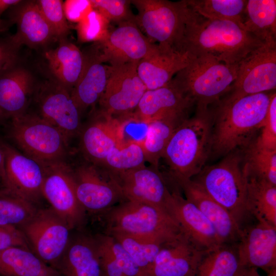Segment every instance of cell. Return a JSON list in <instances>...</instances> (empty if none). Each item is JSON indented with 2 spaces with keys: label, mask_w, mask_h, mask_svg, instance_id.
Wrapping results in <instances>:
<instances>
[{
  "label": "cell",
  "mask_w": 276,
  "mask_h": 276,
  "mask_svg": "<svg viewBox=\"0 0 276 276\" xmlns=\"http://www.w3.org/2000/svg\"><path fill=\"white\" fill-rule=\"evenodd\" d=\"M194 57L189 53L169 45L156 44L137 63V73L147 90L165 86L185 68Z\"/></svg>",
  "instance_id": "obj_21"
},
{
  "label": "cell",
  "mask_w": 276,
  "mask_h": 276,
  "mask_svg": "<svg viewBox=\"0 0 276 276\" xmlns=\"http://www.w3.org/2000/svg\"><path fill=\"white\" fill-rule=\"evenodd\" d=\"M104 62L110 65L137 62L155 47L141 32L136 21L118 24L106 37L94 43Z\"/></svg>",
  "instance_id": "obj_14"
},
{
  "label": "cell",
  "mask_w": 276,
  "mask_h": 276,
  "mask_svg": "<svg viewBox=\"0 0 276 276\" xmlns=\"http://www.w3.org/2000/svg\"><path fill=\"white\" fill-rule=\"evenodd\" d=\"M114 238L147 276H151L155 258L163 244L146 242L120 233L106 234Z\"/></svg>",
  "instance_id": "obj_40"
},
{
  "label": "cell",
  "mask_w": 276,
  "mask_h": 276,
  "mask_svg": "<svg viewBox=\"0 0 276 276\" xmlns=\"http://www.w3.org/2000/svg\"><path fill=\"white\" fill-rule=\"evenodd\" d=\"M275 87L276 41L266 42L239 62L237 78L224 99L271 91Z\"/></svg>",
  "instance_id": "obj_10"
},
{
  "label": "cell",
  "mask_w": 276,
  "mask_h": 276,
  "mask_svg": "<svg viewBox=\"0 0 276 276\" xmlns=\"http://www.w3.org/2000/svg\"><path fill=\"white\" fill-rule=\"evenodd\" d=\"M237 248L242 267L260 268L266 271L276 267V226L258 221L242 229Z\"/></svg>",
  "instance_id": "obj_18"
},
{
  "label": "cell",
  "mask_w": 276,
  "mask_h": 276,
  "mask_svg": "<svg viewBox=\"0 0 276 276\" xmlns=\"http://www.w3.org/2000/svg\"><path fill=\"white\" fill-rule=\"evenodd\" d=\"M137 62L110 65L105 89L99 103L101 111L112 117L134 112L147 90L137 71Z\"/></svg>",
  "instance_id": "obj_11"
},
{
  "label": "cell",
  "mask_w": 276,
  "mask_h": 276,
  "mask_svg": "<svg viewBox=\"0 0 276 276\" xmlns=\"http://www.w3.org/2000/svg\"><path fill=\"white\" fill-rule=\"evenodd\" d=\"M72 174L77 199L85 211L105 213L125 199L115 176H105L93 165H82Z\"/></svg>",
  "instance_id": "obj_13"
},
{
  "label": "cell",
  "mask_w": 276,
  "mask_h": 276,
  "mask_svg": "<svg viewBox=\"0 0 276 276\" xmlns=\"http://www.w3.org/2000/svg\"><path fill=\"white\" fill-rule=\"evenodd\" d=\"M193 102L171 81L162 87L147 90L133 112L135 121L147 125L157 120L187 116Z\"/></svg>",
  "instance_id": "obj_20"
},
{
  "label": "cell",
  "mask_w": 276,
  "mask_h": 276,
  "mask_svg": "<svg viewBox=\"0 0 276 276\" xmlns=\"http://www.w3.org/2000/svg\"><path fill=\"white\" fill-rule=\"evenodd\" d=\"M93 9L90 0H66L63 2V10L67 20L77 24Z\"/></svg>",
  "instance_id": "obj_46"
},
{
  "label": "cell",
  "mask_w": 276,
  "mask_h": 276,
  "mask_svg": "<svg viewBox=\"0 0 276 276\" xmlns=\"http://www.w3.org/2000/svg\"><path fill=\"white\" fill-rule=\"evenodd\" d=\"M0 276H61L28 248L9 247L0 250Z\"/></svg>",
  "instance_id": "obj_31"
},
{
  "label": "cell",
  "mask_w": 276,
  "mask_h": 276,
  "mask_svg": "<svg viewBox=\"0 0 276 276\" xmlns=\"http://www.w3.org/2000/svg\"><path fill=\"white\" fill-rule=\"evenodd\" d=\"M137 9L136 23L150 40L181 48L184 30L183 1L132 0Z\"/></svg>",
  "instance_id": "obj_8"
},
{
  "label": "cell",
  "mask_w": 276,
  "mask_h": 276,
  "mask_svg": "<svg viewBox=\"0 0 276 276\" xmlns=\"http://www.w3.org/2000/svg\"><path fill=\"white\" fill-rule=\"evenodd\" d=\"M204 252L183 233L163 244L151 276H195Z\"/></svg>",
  "instance_id": "obj_24"
},
{
  "label": "cell",
  "mask_w": 276,
  "mask_h": 276,
  "mask_svg": "<svg viewBox=\"0 0 276 276\" xmlns=\"http://www.w3.org/2000/svg\"><path fill=\"white\" fill-rule=\"evenodd\" d=\"M173 177L183 191L186 199L195 205L211 223L221 243L237 244L242 229L232 215L192 179Z\"/></svg>",
  "instance_id": "obj_22"
},
{
  "label": "cell",
  "mask_w": 276,
  "mask_h": 276,
  "mask_svg": "<svg viewBox=\"0 0 276 276\" xmlns=\"http://www.w3.org/2000/svg\"><path fill=\"white\" fill-rule=\"evenodd\" d=\"M115 175L126 200L148 204L168 214L171 193L157 168L144 165Z\"/></svg>",
  "instance_id": "obj_16"
},
{
  "label": "cell",
  "mask_w": 276,
  "mask_h": 276,
  "mask_svg": "<svg viewBox=\"0 0 276 276\" xmlns=\"http://www.w3.org/2000/svg\"><path fill=\"white\" fill-rule=\"evenodd\" d=\"M132 121V113L116 117L100 111L82 134V147L87 157L96 163H102L109 152L125 140V127Z\"/></svg>",
  "instance_id": "obj_19"
},
{
  "label": "cell",
  "mask_w": 276,
  "mask_h": 276,
  "mask_svg": "<svg viewBox=\"0 0 276 276\" xmlns=\"http://www.w3.org/2000/svg\"><path fill=\"white\" fill-rule=\"evenodd\" d=\"M146 161L142 141L125 140L109 152L102 164L116 174L143 166Z\"/></svg>",
  "instance_id": "obj_39"
},
{
  "label": "cell",
  "mask_w": 276,
  "mask_h": 276,
  "mask_svg": "<svg viewBox=\"0 0 276 276\" xmlns=\"http://www.w3.org/2000/svg\"><path fill=\"white\" fill-rule=\"evenodd\" d=\"M34 204L6 188L0 190V225L20 230L36 214Z\"/></svg>",
  "instance_id": "obj_38"
},
{
  "label": "cell",
  "mask_w": 276,
  "mask_h": 276,
  "mask_svg": "<svg viewBox=\"0 0 276 276\" xmlns=\"http://www.w3.org/2000/svg\"><path fill=\"white\" fill-rule=\"evenodd\" d=\"M13 246L28 248V243L20 229L0 225V250Z\"/></svg>",
  "instance_id": "obj_47"
},
{
  "label": "cell",
  "mask_w": 276,
  "mask_h": 276,
  "mask_svg": "<svg viewBox=\"0 0 276 276\" xmlns=\"http://www.w3.org/2000/svg\"><path fill=\"white\" fill-rule=\"evenodd\" d=\"M12 119L11 137L26 155L43 164L62 162L68 140L57 128L37 115Z\"/></svg>",
  "instance_id": "obj_7"
},
{
  "label": "cell",
  "mask_w": 276,
  "mask_h": 276,
  "mask_svg": "<svg viewBox=\"0 0 276 276\" xmlns=\"http://www.w3.org/2000/svg\"><path fill=\"white\" fill-rule=\"evenodd\" d=\"M109 24L110 22L105 16L93 8L77 24L78 41L82 43L102 41L110 31Z\"/></svg>",
  "instance_id": "obj_41"
},
{
  "label": "cell",
  "mask_w": 276,
  "mask_h": 276,
  "mask_svg": "<svg viewBox=\"0 0 276 276\" xmlns=\"http://www.w3.org/2000/svg\"><path fill=\"white\" fill-rule=\"evenodd\" d=\"M20 0H0V19L2 14L7 9L19 3Z\"/></svg>",
  "instance_id": "obj_48"
},
{
  "label": "cell",
  "mask_w": 276,
  "mask_h": 276,
  "mask_svg": "<svg viewBox=\"0 0 276 276\" xmlns=\"http://www.w3.org/2000/svg\"><path fill=\"white\" fill-rule=\"evenodd\" d=\"M242 267L237 244H221L204 252L195 276H237Z\"/></svg>",
  "instance_id": "obj_34"
},
{
  "label": "cell",
  "mask_w": 276,
  "mask_h": 276,
  "mask_svg": "<svg viewBox=\"0 0 276 276\" xmlns=\"http://www.w3.org/2000/svg\"><path fill=\"white\" fill-rule=\"evenodd\" d=\"M5 152L6 188L34 203L41 194L45 169L44 164L3 144Z\"/></svg>",
  "instance_id": "obj_15"
},
{
  "label": "cell",
  "mask_w": 276,
  "mask_h": 276,
  "mask_svg": "<svg viewBox=\"0 0 276 276\" xmlns=\"http://www.w3.org/2000/svg\"><path fill=\"white\" fill-rule=\"evenodd\" d=\"M243 27L264 42L276 41V1L248 0Z\"/></svg>",
  "instance_id": "obj_32"
},
{
  "label": "cell",
  "mask_w": 276,
  "mask_h": 276,
  "mask_svg": "<svg viewBox=\"0 0 276 276\" xmlns=\"http://www.w3.org/2000/svg\"><path fill=\"white\" fill-rule=\"evenodd\" d=\"M43 164L42 196L71 229L81 225L85 211L77 199L72 172L63 161Z\"/></svg>",
  "instance_id": "obj_12"
},
{
  "label": "cell",
  "mask_w": 276,
  "mask_h": 276,
  "mask_svg": "<svg viewBox=\"0 0 276 276\" xmlns=\"http://www.w3.org/2000/svg\"><path fill=\"white\" fill-rule=\"evenodd\" d=\"M95 239L102 276H147L112 236L99 235Z\"/></svg>",
  "instance_id": "obj_30"
},
{
  "label": "cell",
  "mask_w": 276,
  "mask_h": 276,
  "mask_svg": "<svg viewBox=\"0 0 276 276\" xmlns=\"http://www.w3.org/2000/svg\"><path fill=\"white\" fill-rule=\"evenodd\" d=\"M259 146L276 150V94H273L267 112L261 129V133L255 139Z\"/></svg>",
  "instance_id": "obj_44"
},
{
  "label": "cell",
  "mask_w": 276,
  "mask_h": 276,
  "mask_svg": "<svg viewBox=\"0 0 276 276\" xmlns=\"http://www.w3.org/2000/svg\"><path fill=\"white\" fill-rule=\"evenodd\" d=\"M212 122L209 107H197L175 130L162 156L173 177L191 179L204 167L211 154Z\"/></svg>",
  "instance_id": "obj_3"
},
{
  "label": "cell",
  "mask_w": 276,
  "mask_h": 276,
  "mask_svg": "<svg viewBox=\"0 0 276 276\" xmlns=\"http://www.w3.org/2000/svg\"><path fill=\"white\" fill-rule=\"evenodd\" d=\"M243 149V169L245 174L276 185V150L259 146L255 139Z\"/></svg>",
  "instance_id": "obj_37"
},
{
  "label": "cell",
  "mask_w": 276,
  "mask_h": 276,
  "mask_svg": "<svg viewBox=\"0 0 276 276\" xmlns=\"http://www.w3.org/2000/svg\"><path fill=\"white\" fill-rule=\"evenodd\" d=\"M7 25L3 20L0 19V33L6 30Z\"/></svg>",
  "instance_id": "obj_51"
},
{
  "label": "cell",
  "mask_w": 276,
  "mask_h": 276,
  "mask_svg": "<svg viewBox=\"0 0 276 276\" xmlns=\"http://www.w3.org/2000/svg\"><path fill=\"white\" fill-rule=\"evenodd\" d=\"M36 2L56 39L59 40L66 39L70 29L64 14L63 1L38 0Z\"/></svg>",
  "instance_id": "obj_42"
},
{
  "label": "cell",
  "mask_w": 276,
  "mask_h": 276,
  "mask_svg": "<svg viewBox=\"0 0 276 276\" xmlns=\"http://www.w3.org/2000/svg\"><path fill=\"white\" fill-rule=\"evenodd\" d=\"M3 118H4V117H3V115H2V113H1V111H0V120H1L2 119H3Z\"/></svg>",
  "instance_id": "obj_52"
},
{
  "label": "cell",
  "mask_w": 276,
  "mask_h": 276,
  "mask_svg": "<svg viewBox=\"0 0 276 276\" xmlns=\"http://www.w3.org/2000/svg\"><path fill=\"white\" fill-rule=\"evenodd\" d=\"M55 269L61 276H102L95 237L84 235L71 237Z\"/></svg>",
  "instance_id": "obj_27"
},
{
  "label": "cell",
  "mask_w": 276,
  "mask_h": 276,
  "mask_svg": "<svg viewBox=\"0 0 276 276\" xmlns=\"http://www.w3.org/2000/svg\"><path fill=\"white\" fill-rule=\"evenodd\" d=\"M5 176V152L3 144L0 143V178L3 181Z\"/></svg>",
  "instance_id": "obj_50"
},
{
  "label": "cell",
  "mask_w": 276,
  "mask_h": 276,
  "mask_svg": "<svg viewBox=\"0 0 276 276\" xmlns=\"http://www.w3.org/2000/svg\"><path fill=\"white\" fill-rule=\"evenodd\" d=\"M183 1L181 48L192 56H209L226 64H235L265 43L235 22L202 17Z\"/></svg>",
  "instance_id": "obj_1"
},
{
  "label": "cell",
  "mask_w": 276,
  "mask_h": 276,
  "mask_svg": "<svg viewBox=\"0 0 276 276\" xmlns=\"http://www.w3.org/2000/svg\"><path fill=\"white\" fill-rule=\"evenodd\" d=\"M85 62L82 74L71 92L80 112L99 102L109 74V65L105 64L93 44L83 52Z\"/></svg>",
  "instance_id": "obj_26"
},
{
  "label": "cell",
  "mask_w": 276,
  "mask_h": 276,
  "mask_svg": "<svg viewBox=\"0 0 276 276\" xmlns=\"http://www.w3.org/2000/svg\"><path fill=\"white\" fill-rule=\"evenodd\" d=\"M188 117H173L153 121L148 124L142 141L146 161L158 168L165 149L176 128Z\"/></svg>",
  "instance_id": "obj_35"
},
{
  "label": "cell",
  "mask_w": 276,
  "mask_h": 276,
  "mask_svg": "<svg viewBox=\"0 0 276 276\" xmlns=\"http://www.w3.org/2000/svg\"><path fill=\"white\" fill-rule=\"evenodd\" d=\"M188 7L209 19L228 20L242 29L246 0H185Z\"/></svg>",
  "instance_id": "obj_36"
},
{
  "label": "cell",
  "mask_w": 276,
  "mask_h": 276,
  "mask_svg": "<svg viewBox=\"0 0 276 276\" xmlns=\"http://www.w3.org/2000/svg\"><path fill=\"white\" fill-rule=\"evenodd\" d=\"M168 214L178 223L190 240L202 251L223 244L213 226L193 203L177 193H171Z\"/></svg>",
  "instance_id": "obj_23"
},
{
  "label": "cell",
  "mask_w": 276,
  "mask_h": 276,
  "mask_svg": "<svg viewBox=\"0 0 276 276\" xmlns=\"http://www.w3.org/2000/svg\"><path fill=\"white\" fill-rule=\"evenodd\" d=\"M41 117L57 128L68 140L81 127V112L71 93L52 79L41 86L38 96Z\"/></svg>",
  "instance_id": "obj_17"
},
{
  "label": "cell",
  "mask_w": 276,
  "mask_h": 276,
  "mask_svg": "<svg viewBox=\"0 0 276 276\" xmlns=\"http://www.w3.org/2000/svg\"><path fill=\"white\" fill-rule=\"evenodd\" d=\"M245 175L247 204L249 212L257 220L265 221L276 226V185L262 179Z\"/></svg>",
  "instance_id": "obj_33"
},
{
  "label": "cell",
  "mask_w": 276,
  "mask_h": 276,
  "mask_svg": "<svg viewBox=\"0 0 276 276\" xmlns=\"http://www.w3.org/2000/svg\"><path fill=\"white\" fill-rule=\"evenodd\" d=\"M34 85L28 70L15 65L0 75V111L12 119L25 113Z\"/></svg>",
  "instance_id": "obj_28"
},
{
  "label": "cell",
  "mask_w": 276,
  "mask_h": 276,
  "mask_svg": "<svg viewBox=\"0 0 276 276\" xmlns=\"http://www.w3.org/2000/svg\"><path fill=\"white\" fill-rule=\"evenodd\" d=\"M237 276H261L255 267H244L240 269Z\"/></svg>",
  "instance_id": "obj_49"
},
{
  "label": "cell",
  "mask_w": 276,
  "mask_h": 276,
  "mask_svg": "<svg viewBox=\"0 0 276 276\" xmlns=\"http://www.w3.org/2000/svg\"><path fill=\"white\" fill-rule=\"evenodd\" d=\"M107 233H120L146 242L164 244L184 233L168 213L152 205L125 200L105 213Z\"/></svg>",
  "instance_id": "obj_5"
},
{
  "label": "cell",
  "mask_w": 276,
  "mask_h": 276,
  "mask_svg": "<svg viewBox=\"0 0 276 276\" xmlns=\"http://www.w3.org/2000/svg\"><path fill=\"white\" fill-rule=\"evenodd\" d=\"M18 49L10 37H0V75L16 65Z\"/></svg>",
  "instance_id": "obj_45"
},
{
  "label": "cell",
  "mask_w": 276,
  "mask_h": 276,
  "mask_svg": "<svg viewBox=\"0 0 276 276\" xmlns=\"http://www.w3.org/2000/svg\"><path fill=\"white\" fill-rule=\"evenodd\" d=\"M70 228L52 209L38 210L20 231L29 241L34 254L55 268L71 239Z\"/></svg>",
  "instance_id": "obj_9"
},
{
  "label": "cell",
  "mask_w": 276,
  "mask_h": 276,
  "mask_svg": "<svg viewBox=\"0 0 276 276\" xmlns=\"http://www.w3.org/2000/svg\"><path fill=\"white\" fill-rule=\"evenodd\" d=\"M10 10V18L16 25V31L10 38L17 48L26 45L35 48L56 39L36 1H21Z\"/></svg>",
  "instance_id": "obj_25"
},
{
  "label": "cell",
  "mask_w": 276,
  "mask_h": 276,
  "mask_svg": "<svg viewBox=\"0 0 276 276\" xmlns=\"http://www.w3.org/2000/svg\"><path fill=\"white\" fill-rule=\"evenodd\" d=\"M44 56L53 79L71 93L82 74L85 62L84 53L64 39L59 40L56 48L45 51Z\"/></svg>",
  "instance_id": "obj_29"
},
{
  "label": "cell",
  "mask_w": 276,
  "mask_h": 276,
  "mask_svg": "<svg viewBox=\"0 0 276 276\" xmlns=\"http://www.w3.org/2000/svg\"><path fill=\"white\" fill-rule=\"evenodd\" d=\"M275 91L220 100L212 111L211 154L225 156L244 148L260 130Z\"/></svg>",
  "instance_id": "obj_2"
},
{
  "label": "cell",
  "mask_w": 276,
  "mask_h": 276,
  "mask_svg": "<svg viewBox=\"0 0 276 276\" xmlns=\"http://www.w3.org/2000/svg\"><path fill=\"white\" fill-rule=\"evenodd\" d=\"M92 7L97 10L110 22L134 21V15L130 8L129 0H90Z\"/></svg>",
  "instance_id": "obj_43"
},
{
  "label": "cell",
  "mask_w": 276,
  "mask_h": 276,
  "mask_svg": "<svg viewBox=\"0 0 276 276\" xmlns=\"http://www.w3.org/2000/svg\"><path fill=\"white\" fill-rule=\"evenodd\" d=\"M238 64H226L209 56L194 57L172 81L197 107L208 108L230 91Z\"/></svg>",
  "instance_id": "obj_6"
},
{
  "label": "cell",
  "mask_w": 276,
  "mask_h": 276,
  "mask_svg": "<svg viewBox=\"0 0 276 276\" xmlns=\"http://www.w3.org/2000/svg\"><path fill=\"white\" fill-rule=\"evenodd\" d=\"M192 180L225 208L242 229L252 215L247 204V179L240 150L225 155L217 164L204 167Z\"/></svg>",
  "instance_id": "obj_4"
}]
</instances>
